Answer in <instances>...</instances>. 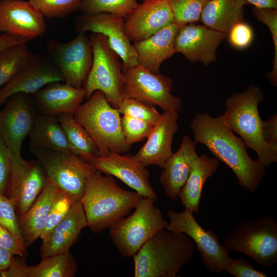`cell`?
<instances>
[{
	"instance_id": "obj_1",
	"label": "cell",
	"mask_w": 277,
	"mask_h": 277,
	"mask_svg": "<svg viewBox=\"0 0 277 277\" xmlns=\"http://www.w3.org/2000/svg\"><path fill=\"white\" fill-rule=\"evenodd\" d=\"M194 141L204 145L234 173L238 185L254 192L262 182L265 167L249 155L243 140L222 120L207 113L196 114L190 123Z\"/></svg>"
},
{
	"instance_id": "obj_2",
	"label": "cell",
	"mask_w": 277,
	"mask_h": 277,
	"mask_svg": "<svg viewBox=\"0 0 277 277\" xmlns=\"http://www.w3.org/2000/svg\"><path fill=\"white\" fill-rule=\"evenodd\" d=\"M142 197L135 191L121 188L112 176L96 170L87 180L80 202L88 226L97 233L125 217Z\"/></svg>"
},
{
	"instance_id": "obj_3",
	"label": "cell",
	"mask_w": 277,
	"mask_h": 277,
	"mask_svg": "<svg viewBox=\"0 0 277 277\" xmlns=\"http://www.w3.org/2000/svg\"><path fill=\"white\" fill-rule=\"evenodd\" d=\"M195 246L182 232L162 230L133 256L135 277H176L193 256Z\"/></svg>"
},
{
	"instance_id": "obj_4",
	"label": "cell",
	"mask_w": 277,
	"mask_h": 277,
	"mask_svg": "<svg viewBox=\"0 0 277 277\" xmlns=\"http://www.w3.org/2000/svg\"><path fill=\"white\" fill-rule=\"evenodd\" d=\"M264 100L262 90L252 85L246 90L233 93L225 102V110L220 117L223 122L243 140L247 148L257 154V161L269 167L277 162V151L264 141L259 104Z\"/></svg>"
},
{
	"instance_id": "obj_5",
	"label": "cell",
	"mask_w": 277,
	"mask_h": 277,
	"mask_svg": "<svg viewBox=\"0 0 277 277\" xmlns=\"http://www.w3.org/2000/svg\"><path fill=\"white\" fill-rule=\"evenodd\" d=\"M73 112L76 120L87 130L95 142L100 156L110 152L124 154L130 146L126 142L121 117L101 91H96Z\"/></svg>"
},
{
	"instance_id": "obj_6",
	"label": "cell",
	"mask_w": 277,
	"mask_h": 277,
	"mask_svg": "<svg viewBox=\"0 0 277 277\" xmlns=\"http://www.w3.org/2000/svg\"><path fill=\"white\" fill-rule=\"evenodd\" d=\"M155 200L142 197L132 214L109 228V236L122 256L133 257L151 237L166 229L168 222L154 205Z\"/></svg>"
},
{
	"instance_id": "obj_7",
	"label": "cell",
	"mask_w": 277,
	"mask_h": 277,
	"mask_svg": "<svg viewBox=\"0 0 277 277\" xmlns=\"http://www.w3.org/2000/svg\"><path fill=\"white\" fill-rule=\"evenodd\" d=\"M229 252L246 255L263 267L277 263V222L271 215L246 221L234 228L223 241Z\"/></svg>"
},
{
	"instance_id": "obj_8",
	"label": "cell",
	"mask_w": 277,
	"mask_h": 277,
	"mask_svg": "<svg viewBox=\"0 0 277 277\" xmlns=\"http://www.w3.org/2000/svg\"><path fill=\"white\" fill-rule=\"evenodd\" d=\"M92 64L83 86L85 98L102 91L110 105L117 109L123 98L125 80L120 57L109 46L106 36L93 33L90 36Z\"/></svg>"
},
{
	"instance_id": "obj_9",
	"label": "cell",
	"mask_w": 277,
	"mask_h": 277,
	"mask_svg": "<svg viewBox=\"0 0 277 277\" xmlns=\"http://www.w3.org/2000/svg\"><path fill=\"white\" fill-rule=\"evenodd\" d=\"M47 180L80 201L88 178L96 170L80 156L67 152L31 149Z\"/></svg>"
},
{
	"instance_id": "obj_10",
	"label": "cell",
	"mask_w": 277,
	"mask_h": 277,
	"mask_svg": "<svg viewBox=\"0 0 277 277\" xmlns=\"http://www.w3.org/2000/svg\"><path fill=\"white\" fill-rule=\"evenodd\" d=\"M169 222L166 229L182 232L189 236L194 242L205 267L209 271L217 274L224 271L232 259L228 249L219 240L215 233L211 229L205 230L195 220L189 210L183 211L169 210Z\"/></svg>"
},
{
	"instance_id": "obj_11",
	"label": "cell",
	"mask_w": 277,
	"mask_h": 277,
	"mask_svg": "<svg viewBox=\"0 0 277 277\" xmlns=\"http://www.w3.org/2000/svg\"><path fill=\"white\" fill-rule=\"evenodd\" d=\"M125 80L123 98H131L157 105L164 111H179L182 102L179 97L171 94V78L160 72L153 73L137 64L122 69Z\"/></svg>"
},
{
	"instance_id": "obj_12",
	"label": "cell",
	"mask_w": 277,
	"mask_h": 277,
	"mask_svg": "<svg viewBox=\"0 0 277 277\" xmlns=\"http://www.w3.org/2000/svg\"><path fill=\"white\" fill-rule=\"evenodd\" d=\"M46 49L48 56L62 74L64 82L83 88L92 64L91 42L85 33H79L67 42L51 39L47 43Z\"/></svg>"
},
{
	"instance_id": "obj_13",
	"label": "cell",
	"mask_w": 277,
	"mask_h": 277,
	"mask_svg": "<svg viewBox=\"0 0 277 277\" xmlns=\"http://www.w3.org/2000/svg\"><path fill=\"white\" fill-rule=\"evenodd\" d=\"M47 183L46 175L37 161H27L21 154L12 153L5 195L13 202L18 219L31 207Z\"/></svg>"
},
{
	"instance_id": "obj_14",
	"label": "cell",
	"mask_w": 277,
	"mask_h": 277,
	"mask_svg": "<svg viewBox=\"0 0 277 277\" xmlns=\"http://www.w3.org/2000/svg\"><path fill=\"white\" fill-rule=\"evenodd\" d=\"M0 111V136L13 154H21L25 138L31 132L38 110L30 94L10 96Z\"/></svg>"
},
{
	"instance_id": "obj_15",
	"label": "cell",
	"mask_w": 277,
	"mask_h": 277,
	"mask_svg": "<svg viewBox=\"0 0 277 277\" xmlns=\"http://www.w3.org/2000/svg\"><path fill=\"white\" fill-rule=\"evenodd\" d=\"M124 24L123 17L101 13L78 16L75 27L79 33L92 31L106 36L109 47L122 61V69H126L138 63L135 50L125 33Z\"/></svg>"
},
{
	"instance_id": "obj_16",
	"label": "cell",
	"mask_w": 277,
	"mask_h": 277,
	"mask_svg": "<svg viewBox=\"0 0 277 277\" xmlns=\"http://www.w3.org/2000/svg\"><path fill=\"white\" fill-rule=\"evenodd\" d=\"M87 162L96 170L118 178L143 197L157 200V195L149 182V171L132 155L110 152L105 156L92 157Z\"/></svg>"
},
{
	"instance_id": "obj_17",
	"label": "cell",
	"mask_w": 277,
	"mask_h": 277,
	"mask_svg": "<svg viewBox=\"0 0 277 277\" xmlns=\"http://www.w3.org/2000/svg\"><path fill=\"white\" fill-rule=\"evenodd\" d=\"M55 82H64L56 66L48 56L33 54L27 64L0 89V106L14 94H33Z\"/></svg>"
},
{
	"instance_id": "obj_18",
	"label": "cell",
	"mask_w": 277,
	"mask_h": 277,
	"mask_svg": "<svg viewBox=\"0 0 277 277\" xmlns=\"http://www.w3.org/2000/svg\"><path fill=\"white\" fill-rule=\"evenodd\" d=\"M227 36L204 25L190 23L179 28L175 42V52L182 53L191 62H201L208 66L216 60V51Z\"/></svg>"
},
{
	"instance_id": "obj_19",
	"label": "cell",
	"mask_w": 277,
	"mask_h": 277,
	"mask_svg": "<svg viewBox=\"0 0 277 277\" xmlns=\"http://www.w3.org/2000/svg\"><path fill=\"white\" fill-rule=\"evenodd\" d=\"M46 30L44 16L29 2L0 1V35L9 33L31 40L42 36Z\"/></svg>"
},
{
	"instance_id": "obj_20",
	"label": "cell",
	"mask_w": 277,
	"mask_h": 277,
	"mask_svg": "<svg viewBox=\"0 0 277 277\" xmlns=\"http://www.w3.org/2000/svg\"><path fill=\"white\" fill-rule=\"evenodd\" d=\"M173 23V14L168 0H146L138 4L126 17L125 32L130 41L138 42Z\"/></svg>"
},
{
	"instance_id": "obj_21",
	"label": "cell",
	"mask_w": 277,
	"mask_h": 277,
	"mask_svg": "<svg viewBox=\"0 0 277 277\" xmlns=\"http://www.w3.org/2000/svg\"><path fill=\"white\" fill-rule=\"evenodd\" d=\"M178 112L164 111L146 142L133 157L146 167L156 165L163 168L173 153L172 144L178 129Z\"/></svg>"
},
{
	"instance_id": "obj_22",
	"label": "cell",
	"mask_w": 277,
	"mask_h": 277,
	"mask_svg": "<svg viewBox=\"0 0 277 277\" xmlns=\"http://www.w3.org/2000/svg\"><path fill=\"white\" fill-rule=\"evenodd\" d=\"M197 143L185 135L179 149L166 161L159 181L165 195L172 201L176 200L191 171L192 163L197 156Z\"/></svg>"
},
{
	"instance_id": "obj_23",
	"label": "cell",
	"mask_w": 277,
	"mask_h": 277,
	"mask_svg": "<svg viewBox=\"0 0 277 277\" xmlns=\"http://www.w3.org/2000/svg\"><path fill=\"white\" fill-rule=\"evenodd\" d=\"M87 226L88 223L82 204L80 201H76L65 217L42 239V258L69 250L82 230Z\"/></svg>"
},
{
	"instance_id": "obj_24",
	"label": "cell",
	"mask_w": 277,
	"mask_h": 277,
	"mask_svg": "<svg viewBox=\"0 0 277 277\" xmlns=\"http://www.w3.org/2000/svg\"><path fill=\"white\" fill-rule=\"evenodd\" d=\"M39 113L55 116L73 113L85 98L84 88L61 82L48 84L32 94Z\"/></svg>"
},
{
	"instance_id": "obj_25",
	"label": "cell",
	"mask_w": 277,
	"mask_h": 277,
	"mask_svg": "<svg viewBox=\"0 0 277 277\" xmlns=\"http://www.w3.org/2000/svg\"><path fill=\"white\" fill-rule=\"evenodd\" d=\"M179 28L173 23L148 38L134 42L138 64L153 73H160L162 63L175 53L174 42Z\"/></svg>"
},
{
	"instance_id": "obj_26",
	"label": "cell",
	"mask_w": 277,
	"mask_h": 277,
	"mask_svg": "<svg viewBox=\"0 0 277 277\" xmlns=\"http://www.w3.org/2000/svg\"><path fill=\"white\" fill-rule=\"evenodd\" d=\"M219 166V160L216 158L205 154L195 157L189 176L179 194L185 209L194 214L198 213L203 187L207 179L217 170Z\"/></svg>"
},
{
	"instance_id": "obj_27",
	"label": "cell",
	"mask_w": 277,
	"mask_h": 277,
	"mask_svg": "<svg viewBox=\"0 0 277 277\" xmlns=\"http://www.w3.org/2000/svg\"><path fill=\"white\" fill-rule=\"evenodd\" d=\"M29 137L31 149H47L76 154L62 125L54 116L39 113Z\"/></svg>"
},
{
	"instance_id": "obj_28",
	"label": "cell",
	"mask_w": 277,
	"mask_h": 277,
	"mask_svg": "<svg viewBox=\"0 0 277 277\" xmlns=\"http://www.w3.org/2000/svg\"><path fill=\"white\" fill-rule=\"evenodd\" d=\"M57 189L47 180V184L31 207L18 218L19 226L25 248L40 238Z\"/></svg>"
},
{
	"instance_id": "obj_29",
	"label": "cell",
	"mask_w": 277,
	"mask_h": 277,
	"mask_svg": "<svg viewBox=\"0 0 277 277\" xmlns=\"http://www.w3.org/2000/svg\"><path fill=\"white\" fill-rule=\"evenodd\" d=\"M245 0H208L200 21L205 27L228 34L236 24L243 21Z\"/></svg>"
},
{
	"instance_id": "obj_30",
	"label": "cell",
	"mask_w": 277,
	"mask_h": 277,
	"mask_svg": "<svg viewBox=\"0 0 277 277\" xmlns=\"http://www.w3.org/2000/svg\"><path fill=\"white\" fill-rule=\"evenodd\" d=\"M58 120L76 154L86 161L100 156L98 148L87 130L76 120L73 113L58 115Z\"/></svg>"
},
{
	"instance_id": "obj_31",
	"label": "cell",
	"mask_w": 277,
	"mask_h": 277,
	"mask_svg": "<svg viewBox=\"0 0 277 277\" xmlns=\"http://www.w3.org/2000/svg\"><path fill=\"white\" fill-rule=\"evenodd\" d=\"M77 271L75 260L69 250L42 258L35 266H27V277H73Z\"/></svg>"
},
{
	"instance_id": "obj_32",
	"label": "cell",
	"mask_w": 277,
	"mask_h": 277,
	"mask_svg": "<svg viewBox=\"0 0 277 277\" xmlns=\"http://www.w3.org/2000/svg\"><path fill=\"white\" fill-rule=\"evenodd\" d=\"M28 42L11 46L0 52V89L12 78L31 58Z\"/></svg>"
},
{
	"instance_id": "obj_33",
	"label": "cell",
	"mask_w": 277,
	"mask_h": 277,
	"mask_svg": "<svg viewBox=\"0 0 277 277\" xmlns=\"http://www.w3.org/2000/svg\"><path fill=\"white\" fill-rule=\"evenodd\" d=\"M137 5V0H82L80 8L86 15L108 13L124 18Z\"/></svg>"
},
{
	"instance_id": "obj_34",
	"label": "cell",
	"mask_w": 277,
	"mask_h": 277,
	"mask_svg": "<svg viewBox=\"0 0 277 277\" xmlns=\"http://www.w3.org/2000/svg\"><path fill=\"white\" fill-rule=\"evenodd\" d=\"M179 27L200 21L202 11L208 0H168Z\"/></svg>"
},
{
	"instance_id": "obj_35",
	"label": "cell",
	"mask_w": 277,
	"mask_h": 277,
	"mask_svg": "<svg viewBox=\"0 0 277 277\" xmlns=\"http://www.w3.org/2000/svg\"><path fill=\"white\" fill-rule=\"evenodd\" d=\"M76 201H78L73 196L57 189L40 238H44L65 217Z\"/></svg>"
},
{
	"instance_id": "obj_36",
	"label": "cell",
	"mask_w": 277,
	"mask_h": 277,
	"mask_svg": "<svg viewBox=\"0 0 277 277\" xmlns=\"http://www.w3.org/2000/svg\"><path fill=\"white\" fill-rule=\"evenodd\" d=\"M44 17L62 18L80 8L82 0H28Z\"/></svg>"
},
{
	"instance_id": "obj_37",
	"label": "cell",
	"mask_w": 277,
	"mask_h": 277,
	"mask_svg": "<svg viewBox=\"0 0 277 277\" xmlns=\"http://www.w3.org/2000/svg\"><path fill=\"white\" fill-rule=\"evenodd\" d=\"M120 114L156 125L161 118L154 106L131 98H123L117 109Z\"/></svg>"
},
{
	"instance_id": "obj_38",
	"label": "cell",
	"mask_w": 277,
	"mask_h": 277,
	"mask_svg": "<svg viewBox=\"0 0 277 277\" xmlns=\"http://www.w3.org/2000/svg\"><path fill=\"white\" fill-rule=\"evenodd\" d=\"M252 11L257 19L268 27L272 37L274 44L273 66L272 70L267 74V76L270 84L276 86L277 85V10L253 7L252 8Z\"/></svg>"
},
{
	"instance_id": "obj_39",
	"label": "cell",
	"mask_w": 277,
	"mask_h": 277,
	"mask_svg": "<svg viewBox=\"0 0 277 277\" xmlns=\"http://www.w3.org/2000/svg\"><path fill=\"white\" fill-rule=\"evenodd\" d=\"M145 121L123 115L121 117V126L127 143L130 146L147 137L154 126Z\"/></svg>"
},
{
	"instance_id": "obj_40",
	"label": "cell",
	"mask_w": 277,
	"mask_h": 277,
	"mask_svg": "<svg viewBox=\"0 0 277 277\" xmlns=\"http://www.w3.org/2000/svg\"><path fill=\"white\" fill-rule=\"evenodd\" d=\"M0 225L7 228L12 234L20 247L25 251L26 248L14 204L11 200L1 193Z\"/></svg>"
},
{
	"instance_id": "obj_41",
	"label": "cell",
	"mask_w": 277,
	"mask_h": 277,
	"mask_svg": "<svg viewBox=\"0 0 277 277\" xmlns=\"http://www.w3.org/2000/svg\"><path fill=\"white\" fill-rule=\"evenodd\" d=\"M227 36L229 43L232 47L242 50L248 47L251 44L254 38V32L249 24L242 21L231 28Z\"/></svg>"
},
{
	"instance_id": "obj_42",
	"label": "cell",
	"mask_w": 277,
	"mask_h": 277,
	"mask_svg": "<svg viewBox=\"0 0 277 277\" xmlns=\"http://www.w3.org/2000/svg\"><path fill=\"white\" fill-rule=\"evenodd\" d=\"M224 271L235 277H266L264 272L256 269L249 261L240 256L231 260Z\"/></svg>"
},
{
	"instance_id": "obj_43",
	"label": "cell",
	"mask_w": 277,
	"mask_h": 277,
	"mask_svg": "<svg viewBox=\"0 0 277 277\" xmlns=\"http://www.w3.org/2000/svg\"><path fill=\"white\" fill-rule=\"evenodd\" d=\"M12 153L0 136V193L5 194L12 162Z\"/></svg>"
},
{
	"instance_id": "obj_44",
	"label": "cell",
	"mask_w": 277,
	"mask_h": 277,
	"mask_svg": "<svg viewBox=\"0 0 277 277\" xmlns=\"http://www.w3.org/2000/svg\"><path fill=\"white\" fill-rule=\"evenodd\" d=\"M263 137L265 142L273 150L277 151V114L270 115L263 121L262 126Z\"/></svg>"
},
{
	"instance_id": "obj_45",
	"label": "cell",
	"mask_w": 277,
	"mask_h": 277,
	"mask_svg": "<svg viewBox=\"0 0 277 277\" xmlns=\"http://www.w3.org/2000/svg\"><path fill=\"white\" fill-rule=\"evenodd\" d=\"M0 247L14 255H24L25 251L22 249L12 234L5 227L0 225Z\"/></svg>"
},
{
	"instance_id": "obj_46",
	"label": "cell",
	"mask_w": 277,
	"mask_h": 277,
	"mask_svg": "<svg viewBox=\"0 0 277 277\" xmlns=\"http://www.w3.org/2000/svg\"><path fill=\"white\" fill-rule=\"evenodd\" d=\"M26 267L23 262L14 259L7 269L0 272V276L27 277Z\"/></svg>"
},
{
	"instance_id": "obj_47",
	"label": "cell",
	"mask_w": 277,
	"mask_h": 277,
	"mask_svg": "<svg viewBox=\"0 0 277 277\" xmlns=\"http://www.w3.org/2000/svg\"><path fill=\"white\" fill-rule=\"evenodd\" d=\"M30 40L9 33H3L0 35V52L13 45L24 42H28Z\"/></svg>"
},
{
	"instance_id": "obj_48",
	"label": "cell",
	"mask_w": 277,
	"mask_h": 277,
	"mask_svg": "<svg viewBox=\"0 0 277 277\" xmlns=\"http://www.w3.org/2000/svg\"><path fill=\"white\" fill-rule=\"evenodd\" d=\"M14 254L0 247V272L7 269L14 259Z\"/></svg>"
},
{
	"instance_id": "obj_49",
	"label": "cell",
	"mask_w": 277,
	"mask_h": 277,
	"mask_svg": "<svg viewBox=\"0 0 277 277\" xmlns=\"http://www.w3.org/2000/svg\"><path fill=\"white\" fill-rule=\"evenodd\" d=\"M247 4H250L259 8H268L277 10V0H245Z\"/></svg>"
},
{
	"instance_id": "obj_50",
	"label": "cell",
	"mask_w": 277,
	"mask_h": 277,
	"mask_svg": "<svg viewBox=\"0 0 277 277\" xmlns=\"http://www.w3.org/2000/svg\"><path fill=\"white\" fill-rule=\"evenodd\" d=\"M141 1H142L143 2V1H146V0H141Z\"/></svg>"
}]
</instances>
